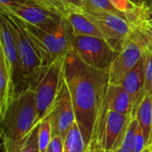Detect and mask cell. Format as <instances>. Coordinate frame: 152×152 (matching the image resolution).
Returning <instances> with one entry per match:
<instances>
[{
	"label": "cell",
	"mask_w": 152,
	"mask_h": 152,
	"mask_svg": "<svg viewBox=\"0 0 152 152\" xmlns=\"http://www.w3.org/2000/svg\"><path fill=\"white\" fill-rule=\"evenodd\" d=\"M147 146H148V147L150 148V150H151V152H152V140L151 141V142H149V144H148Z\"/></svg>",
	"instance_id": "d6a6232c"
},
{
	"label": "cell",
	"mask_w": 152,
	"mask_h": 152,
	"mask_svg": "<svg viewBox=\"0 0 152 152\" xmlns=\"http://www.w3.org/2000/svg\"><path fill=\"white\" fill-rule=\"evenodd\" d=\"M151 140H152V133H151V140H150V142H151ZM148 144H149V143H148Z\"/></svg>",
	"instance_id": "e575fe53"
},
{
	"label": "cell",
	"mask_w": 152,
	"mask_h": 152,
	"mask_svg": "<svg viewBox=\"0 0 152 152\" xmlns=\"http://www.w3.org/2000/svg\"><path fill=\"white\" fill-rule=\"evenodd\" d=\"M53 137L51 125L48 119L45 118L38 124V144L39 151L46 152Z\"/></svg>",
	"instance_id": "ffe728a7"
},
{
	"label": "cell",
	"mask_w": 152,
	"mask_h": 152,
	"mask_svg": "<svg viewBox=\"0 0 152 152\" xmlns=\"http://www.w3.org/2000/svg\"><path fill=\"white\" fill-rule=\"evenodd\" d=\"M63 152H87V146L77 122L63 137Z\"/></svg>",
	"instance_id": "d6986e66"
},
{
	"label": "cell",
	"mask_w": 152,
	"mask_h": 152,
	"mask_svg": "<svg viewBox=\"0 0 152 152\" xmlns=\"http://www.w3.org/2000/svg\"><path fill=\"white\" fill-rule=\"evenodd\" d=\"M66 54L58 57L49 65L41 66L15 90V94L26 89L35 92L38 122L46 118L56 96L63 73Z\"/></svg>",
	"instance_id": "3957f363"
},
{
	"label": "cell",
	"mask_w": 152,
	"mask_h": 152,
	"mask_svg": "<svg viewBox=\"0 0 152 152\" xmlns=\"http://www.w3.org/2000/svg\"><path fill=\"white\" fill-rule=\"evenodd\" d=\"M83 7H88L96 10H102L110 12H113L119 15H124L128 18V16L119 11L110 0H83ZM129 20V18H128Z\"/></svg>",
	"instance_id": "7402d4cb"
},
{
	"label": "cell",
	"mask_w": 152,
	"mask_h": 152,
	"mask_svg": "<svg viewBox=\"0 0 152 152\" xmlns=\"http://www.w3.org/2000/svg\"><path fill=\"white\" fill-rule=\"evenodd\" d=\"M135 118L142 130L148 145L152 133V94L145 95L137 110Z\"/></svg>",
	"instance_id": "ac0fdd59"
},
{
	"label": "cell",
	"mask_w": 152,
	"mask_h": 152,
	"mask_svg": "<svg viewBox=\"0 0 152 152\" xmlns=\"http://www.w3.org/2000/svg\"><path fill=\"white\" fill-rule=\"evenodd\" d=\"M15 17L34 45L43 66L49 65L58 57L66 54L73 48L74 36L66 17L59 25L49 29L40 28L20 20L17 16Z\"/></svg>",
	"instance_id": "7a4b0ae2"
},
{
	"label": "cell",
	"mask_w": 152,
	"mask_h": 152,
	"mask_svg": "<svg viewBox=\"0 0 152 152\" xmlns=\"http://www.w3.org/2000/svg\"><path fill=\"white\" fill-rule=\"evenodd\" d=\"M13 13L15 16L43 29H49L59 25L64 16L45 8L36 3L17 4L10 8H0Z\"/></svg>",
	"instance_id": "30bf717a"
},
{
	"label": "cell",
	"mask_w": 152,
	"mask_h": 152,
	"mask_svg": "<svg viewBox=\"0 0 152 152\" xmlns=\"http://www.w3.org/2000/svg\"><path fill=\"white\" fill-rule=\"evenodd\" d=\"M143 8H145V9L152 12V0H145Z\"/></svg>",
	"instance_id": "4dcf8cb0"
},
{
	"label": "cell",
	"mask_w": 152,
	"mask_h": 152,
	"mask_svg": "<svg viewBox=\"0 0 152 152\" xmlns=\"http://www.w3.org/2000/svg\"><path fill=\"white\" fill-rule=\"evenodd\" d=\"M32 1L45 8H47L51 11L60 13L64 17H67V15L70 12V10L67 6H65L58 0H32Z\"/></svg>",
	"instance_id": "d4e9b609"
},
{
	"label": "cell",
	"mask_w": 152,
	"mask_h": 152,
	"mask_svg": "<svg viewBox=\"0 0 152 152\" xmlns=\"http://www.w3.org/2000/svg\"><path fill=\"white\" fill-rule=\"evenodd\" d=\"M82 11L96 25L102 37L111 48L118 53L129 38L132 31V23L128 18L124 15L88 7H82Z\"/></svg>",
	"instance_id": "5b68a950"
},
{
	"label": "cell",
	"mask_w": 152,
	"mask_h": 152,
	"mask_svg": "<svg viewBox=\"0 0 152 152\" xmlns=\"http://www.w3.org/2000/svg\"><path fill=\"white\" fill-rule=\"evenodd\" d=\"M38 123L35 92L26 89L14 95L1 118V137L20 141Z\"/></svg>",
	"instance_id": "277c9868"
},
{
	"label": "cell",
	"mask_w": 152,
	"mask_h": 152,
	"mask_svg": "<svg viewBox=\"0 0 152 152\" xmlns=\"http://www.w3.org/2000/svg\"><path fill=\"white\" fill-rule=\"evenodd\" d=\"M142 152H151V150H150V148L147 146V147H146V148H145V149H144V150H143Z\"/></svg>",
	"instance_id": "836d02e7"
},
{
	"label": "cell",
	"mask_w": 152,
	"mask_h": 152,
	"mask_svg": "<svg viewBox=\"0 0 152 152\" xmlns=\"http://www.w3.org/2000/svg\"><path fill=\"white\" fill-rule=\"evenodd\" d=\"M140 16H141V18L152 28V12L147 10V9H145V8H142Z\"/></svg>",
	"instance_id": "f546056e"
},
{
	"label": "cell",
	"mask_w": 152,
	"mask_h": 152,
	"mask_svg": "<svg viewBox=\"0 0 152 152\" xmlns=\"http://www.w3.org/2000/svg\"><path fill=\"white\" fill-rule=\"evenodd\" d=\"M131 1H132V2H134V4H138V5L142 6V7H143L144 3H145V0H131Z\"/></svg>",
	"instance_id": "1f68e13d"
},
{
	"label": "cell",
	"mask_w": 152,
	"mask_h": 152,
	"mask_svg": "<svg viewBox=\"0 0 152 152\" xmlns=\"http://www.w3.org/2000/svg\"><path fill=\"white\" fill-rule=\"evenodd\" d=\"M46 152H63V138L61 135H53Z\"/></svg>",
	"instance_id": "4316f807"
},
{
	"label": "cell",
	"mask_w": 152,
	"mask_h": 152,
	"mask_svg": "<svg viewBox=\"0 0 152 152\" xmlns=\"http://www.w3.org/2000/svg\"><path fill=\"white\" fill-rule=\"evenodd\" d=\"M132 119L129 115L114 110L109 111L100 152H114L120 148L126 139Z\"/></svg>",
	"instance_id": "8fae6325"
},
{
	"label": "cell",
	"mask_w": 152,
	"mask_h": 152,
	"mask_svg": "<svg viewBox=\"0 0 152 152\" xmlns=\"http://www.w3.org/2000/svg\"><path fill=\"white\" fill-rule=\"evenodd\" d=\"M1 14L4 17L12 34L20 61L21 81L16 86L17 88L28 77L43 66V64L34 45L18 22L16 17L10 12L4 10H1Z\"/></svg>",
	"instance_id": "8992f818"
},
{
	"label": "cell",
	"mask_w": 152,
	"mask_h": 152,
	"mask_svg": "<svg viewBox=\"0 0 152 152\" xmlns=\"http://www.w3.org/2000/svg\"><path fill=\"white\" fill-rule=\"evenodd\" d=\"M144 57L142 56L136 65L125 76L120 84L132 98V118H135L137 110L144 98Z\"/></svg>",
	"instance_id": "4fadbf2b"
},
{
	"label": "cell",
	"mask_w": 152,
	"mask_h": 152,
	"mask_svg": "<svg viewBox=\"0 0 152 152\" xmlns=\"http://www.w3.org/2000/svg\"><path fill=\"white\" fill-rule=\"evenodd\" d=\"M107 100L111 110L132 117V98L122 85L110 84L107 90Z\"/></svg>",
	"instance_id": "9a60e30c"
},
{
	"label": "cell",
	"mask_w": 152,
	"mask_h": 152,
	"mask_svg": "<svg viewBox=\"0 0 152 152\" xmlns=\"http://www.w3.org/2000/svg\"><path fill=\"white\" fill-rule=\"evenodd\" d=\"M138 127H139V123L137 119L133 118L130 123L127 134L126 136V139L123 144L120 146L118 150H117L114 152H134V136H135Z\"/></svg>",
	"instance_id": "603a6c76"
},
{
	"label": "cell",
	"mask_w": 152,
	"mask_h": 152,
	"mask_svg": "<svg viewBox=\"0 0 152 152\" xmlns=\"http://www.w3.org/2000/svg\"><path fill=\"white\" fill-rule=\"evenodd\" d=\"M144 51L143 46L131 31L129 38L116 54L108 69L110 84L120 85L125 76L142 58Z\"/></svg>",
	"instance_id": "9c48e42d"
},
{
	"label": "cell",
	"mask_w": 152,
	"mask_h": 152,
	"mask_svg": "<svg viewBox=\"0 0 152 152\" xmlns=\"http://www.w3.org/2000/svg\"><path fill=\"white\" fill-rule=\"evenodd\" d=\"M63 73L76 114V121L88 148L102 94L110 85L108 70L86 63L72 48L67 54Z\"/></svg>",
	"instance_id": "6da1fadb"
},
{
	"label": "cell",
	"mask_w": 152,
	"mask_h": 152,
	"mask_svg": "<svg viewBox=\"0 0 152 152\" xmlns=\"http://www.w3.org/2000/svg\"><path fill=\"white\" fill-rule=\"evenodd\" d=\"M0 31V53L4 55L6 61V64L12 76L16 89V86L21 81V65L12 34L2 14Z\"/></svg>",
	"instance_id": "7c38bea8"
},
{
	"label": "cell",
	"mask_w": 152,
	"mask_h": 152,
	"mask_svg": "<svg viewBox=\"0 0 152 152\" xmlns=\"http://www.w3.org/2000/svg\"><path fill=\"white\" fill-rule=\"evenodd\" d=\"M73 48L86 63L105 70L118 53L104 38L90 36H74Z\"/></svg>",
	"instance_id": "ba28073f"
},
{
	"label": "cell",
	"mask_w": 152,
	"mask_h": 152,
	"mask_svg": "<svg viewBox=\"0 0 152 152\" xmlns=\"http://www.w3.org/2000/svg\"><path fill=\"white\" fill-rule=\"evenodd\" d=\"M119 11L126 13L128 18L129 21L131 22L134 19L139 16L143 7L134 4L131 0H110Z\"/></svg>",
	"instance_id": "44dd1931"
},
{
	"label": "cell",
	"mask_w": 152,
	"mask_h": 152,
	"mask_svg": "<svg viewBox=\"0 0 152 152\" xmlns=\"http://www.w3.org/2000/svg\"><path fill=\"white\" fill-rule=\"evenodd\" d=\"M34 3L32 0H0V8H10L17 4Z\"/></svg>",
	"instance_id": "f1b7e54d"
},
{
	"label": "cell",
	"mask_w": 152,
	"mask_h": 152,
	"mask_svg": "<svg viewBox=\"0 0 152 152\" xmlns=\"http://www.w3.org/2000/svg\"><path fill=\"white\" fill-rule=\"evenodd\" d=\"M38 124L27 136L20 141H11L1 137L3 152H40L38 144Z\"/></svg>",
	"instance_id": "e0dca14e"
},
{
	"label": "cell",
	"mask_w": 152,
	"mask_h": 152,
	"mask_svg": "<svg viewBox=\"0 0 152 152\" xmlns=\"http://www.w3.org/2000/svg\"><path fill=\"white\" fill-rule=\"evenodd\" d=\"M65 6H67L70 11L82 10L83 0H58Z\"/></svg>",
	"instance_id": "83f0119b"
},
{
	"label": "cell",
	"mask_w": 152,
	"mask_h": 152,
	"mask_svg": "<svg viewBox=\"0 0 152 152\" xmlns=\"http://www.w3.org/2000/svg\"><path fill=\"white\" fill-rule=\"evenodd\" d=\"M147 147V142L140 126L136 131L134 141V152H142Z\"/></svg>",
	"instance_id": "484cf974"
},
{
	"label": "cell",
	"mask_w": 152,
	"mask_h": 152,
	"mask_svg": "<svg viewBox=\"0 0 152 152\" xmlns=\"http://www.w3.org/2000/svg\"><path fill=\"white\" fill-rule=\"evenodd\" d=\"M45 118L48 119L51 125L53 136L61 135L62 138L73 124L77 122L70 92L64 73H62L58 92Z\"/></svg>",
	"instance_id": "52a82bcc"
},
{
	"label": "cell",
	"mask_w": 152,
	"mask_h": 152,
	"mask_svg": "<svg viewBox=\"0 0 152 152\" xmlns=\"http://www.w3.org/2000/svg\"><path fill=\"white\" fill-rule=\"evenodd\" d=\"M15 95V84L4 55L0 53V118H2Z\"/></svg>",
	"instance_id": "5bb4252c"
},
{
	"label": "cell",
	"mask_w": 152,
	"mask_h": 152,
	"mask_svg": "<svg viewBox=\"0 0 152 152\" xmlns=\"http://www.w3.org/2000/svg\"><path fill=\"white\" fill-rule=\"evenodd\" d=\"M144 97L147 94H152V53L144 51Z\"/></svg>",
	"instance_id": "cb8c5ba5"
},
{
	"label": "cell",
	"mask_w": 152,
	"mask_h": 152,
	"mask_svg": "<svg viewBox=\"0 0 152 152\" xmlns=\"http://www.w3.org/2000/svg\"><path fill=\"white\" fill-rule=\"evenodd\" d=\"M66 18L71 26L73 36H90L103 38L96 25L82 10L70 11Z\"/></svg>",
	"instance_id": "2e32d148"
}]
</instances>
